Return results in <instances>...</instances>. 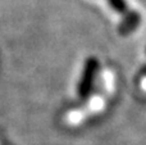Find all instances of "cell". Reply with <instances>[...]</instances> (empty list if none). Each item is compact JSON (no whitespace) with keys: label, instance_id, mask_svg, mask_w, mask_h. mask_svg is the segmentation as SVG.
I'll return each instance as SVG.
<instances>
[{"label":"cell","instance_id":"obj_1","mask_svg":"<svg viewBox=\"0 0 146 145\" xmlns=\"http://www.w3.org/2000/svg\"><path fill=\"white\" fill-rule=\"evenodd\" d=\"M110 9L118 13L121 17L119 23V33L127 36L135 32L141 23V14L133 8L129 7L127 0H105Z\"/></svg>","mask_w":146,"mask_h":145},{"label":"cell","instance_id":"obj_2","mask_svg":"<svg viewBox=\"0 0 146 145\" xmlns=\"http://www.w3.org/2000/svg\"><path fill=\"white\" fill-rule=\"evenodd\" d=\"M99 67H100V64L96 58H88L87 62L85 63L80 82H78V94L81 96H86L91 91L95 77L98 74Z\"/></svg>","mask_w":146,"mask_h":145}]
</instances>
